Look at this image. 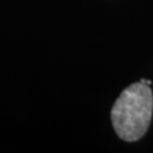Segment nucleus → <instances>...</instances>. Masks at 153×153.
Segmentation results:
<instances>
[{"label": "nucleus", "instance_id": "f257e3e1", "mask_svg": "<svg viewBox=\"0 0 153 153\" xmlns=\"http://www.w3.org/2000/svg\"><path fill=\"white\" fill-rule=\"evenodd\" d=\"M153 94L149 85L133 83L125 88L111 109L116 134L126 142H135L146 133L152 118Z\"/></svg>", "mask_w": 153, "mask_h": 153}, {"label": "nucleus", "instance_id": "f03ea898", "mask_svg": "<svg viewBox=\"0 0 153 153\" xmlns=\"http://www.w3.org/2000/svg\"><path fill=\"white\" fill-rule=\"evenodd\" d=\"M140 82L144 83V84H146V85H151V84H152V82H151V81H149V79H145V78H142Z\"/></svg>", "mask_w": 153, "mask_h": 153}]
</instances>
